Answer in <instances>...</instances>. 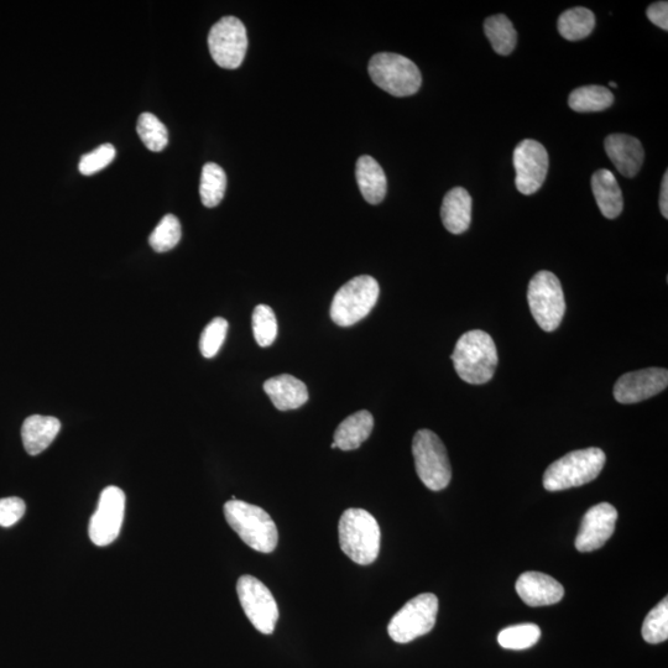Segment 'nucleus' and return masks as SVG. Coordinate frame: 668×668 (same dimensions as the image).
<instances>
[{
    "label": "nucleus",
    "instance_id": "1",
    "mask_svg": "<svg viewBox=\"0 0 668 668\" xmlns=\"http://www.w3.org/2000/svg\"><path fill=\"white\" fill-rule=\"evenodd\" d=\"M451 359L463 382L483 385L492 380L497 369V346L487 332L469 331L458 339Z\"/></svg>",
    "mask_w": 668,
    "mask_h": 668
},
{
    "label": "nucleus",
    "instance_id": "2",
    "mask_svg": "<svg viewBox=\"0 0 668 668\" xmlns=\"http://www.w3.org/2000/svg\"><path fill=\"white\" fill-rule=\"evenodd\" d=\"M339 546L360 566L372 565L380 552L382 532L378 521L363 509L344 511L338 524Z\"/></svg>",
    "mask_w": 668,
    "mask_h": 668
},
{
    "label": "nucleus",
    "instance_id": "3",
    "mask_svg": "<svg viewBox=\"0 0 668 668\" xmlns=\"http://www.w3.org/2000/svg\"><path fill=\"white\" fill-rule=\"evenodd\" d=\"M224 518L244 544L253 550L271 553L278 546V527L271 516L259 506L242 500H229L224 504Z\"/></svg>",
    "mask_w": 668,
    "mask_h": 668
},
{
    "label": "nucleus",
    "instance_id": "4",
    "mask_svg": "<svg viewBox=\"0 0 668 668\" xmlns=\"http://www.w3.org/2000/svg\"><path fill=\"white\" fill-rule=\"evenodd\" d=\"M605 459V453L596 447L570 452L546 469L544 487L560 492L591 483L603 471Z\"/></svg>",
    "mask_w": 668,
    "mask_h": 668
},
{
    "label": "nucleus",
    "instance_id": "5",
    "mask_svg": "<svg viewBox=\"0 0 668 668\" xmlns=\"http://www.w3.org/2000/svg\"><path fill=\"white\" fill-rule=\"evenodd\" d=\"M368 71L375 85L391 96L415 95L422 85L419 67L403 55L380 52L369 61Z\"/></svg>",
    "mask_w": 668,
    "mask_h": 668
},
{
    "label": "nucleus",
    "instance_id": "6",
    "mask_svg": "<svg viewBox=\"0 0 668 668\" xmlns=\"http://www.w3.org/2000/svg\"><path fill=\"white\" fill-rule=\"evenodd\" d=\"M417 476L426 488L440 492L452 479L450 458L441 438L430 430L416 432L412 441Z\"/></svg>",
    "mask_w": 668,
    "mask_h": 668
},
{
    "label": "nucleus",
    "instance_id": "7",
    "mask_svg": "<svg viewBox=\"0 0 668 668\" xmlns=\"http://www.w3.org/2000/svg\"><path fill=\"white\" fill-rule=\"evenodd\" d=\"M378 281L369 275H360L348 281L334 295L331 318L336 325L349 327L367 317L379 299Z\"/></svg>",
    "mask_w": 668,
    "mask_h": 668
},
{
    "label": "nucleus",
    "instance_id": "8",
    "mask_svg": "<svg viewBox=\"0 0 668 668\" xmlns=\"http://www.w3.org/2000/svg\"><path fill=\"white\" fill-rule=\"evenodd\" d=\"M527 301L532 317L542 330L553 332L560 327L566 312V301L560 280L555 274L539 271L530 281Z\"/></svg>",
    "mask_w": 668,
    "mask_h": 668
},
{
    "label": "nucleus",
    "instance_id": "9",
    "mask_svg": "<svg viewBox=\"0 0 668 668\" xmlns=\"http://www.w3.org/2000/svg\"><path fill=\"white\" fill-rule=\"evenodd\" d=\"M438 598L432 593H422L409 600L390 620L388 633L398 644H407L429 634L435 628Z\"/></svg>",
    "mask_w": 668,
    "mask_h": 668
},
{
    "label": "nucleus",
    "instance_id": "10",
    "mask_svg": "<svg viewBox=\"0 0 668 668\" xmlns=\"http://www.w3.org/2000/svg\"><path fill=\"white\" fill-rule=\"evenodd\" d=\"M237 593L240 605L254 628L265 635L274 633L279 619V608L270 589L253 576L238 579Z\"/></svg>",
    "mask_w": 668,
    "mask_h": 668
},
{
    "label": "nucleus",
    "instance_id": "11",
    "mask_svg": "<svg viewBox=\"0 0 668 668\" xmlns=\"http://www.w3.org/2000/svg\"><path fill=\"white\" fill-rule=\"evenodd\" d=\"M212 59L222 69L236 70L248 50L247 29L236 17H224L212 26L208 35Z\"/></svg>",
    "mask_w": 668,
    "mask_h": 668
},
{
    "label": "nucleus",
    "instance_id": "12",
    "mask_svg": "<svg viewBox=\"0 0 668 668\" xmlns=\"http://www.w3.org/2000/svg\"><path fill=\"white\" fill-rule=\"evenodd\" d=\"M125 513V494L118 487H108L99 498L96 513L93 514L88 535L96 546L111 545L118 539Z\"/></svg>",
    "mask_w": 668,
    "mask_h": 668
},
{
    "label": "nucleus",
    "instance_id": "13",
    "mask_svg": "<svg viewBox=\"0 0 668 668\" xmlns=\"http://www.w3.org/2000/svg\"><path fill=\"white\" fill-rule=\"evenodd\" d=\"M515 184L523 195H534L544 185L549 171V154L535 140H523L514 150Z\"/></svg>",
    "mask_w": 668,
    "mask_h": 668
},
{
    "label": "nucleus",
    "instance_id": "14",
    "mask_svg": "<svg viewBox=\"0 0 668 668\" xmlns=\"http://www.w3.org/2000/svg\"><path fill=\"white\" fill-rule=\"evenodd\" d=\"M668 386L667 369L649 368L620 377L614 386V398L620 404H638L662 393Z\"/></svg>",
    "mask_w": 668,
    "mask_h": 668
},
{
    "label": "nucleus",
    "instance_id": "15",
    "mask_svg": "<svg viewBox=\"0 0 668 668\" xmlns=\"http://www.w3.org/2000/svg\"><path fill=\"white\" fill-rule=\"evenodd\" d=\"M618 511L612 504L600 503L587 511L576 539L579 552L599 550L613 536Z\"/></svg>",
    "mask_w": 668,
    "mask_h": 668
},
{
    "label": "nucleus",
    "instance_id": "16",
    "mask_svg": "<svg viewBox=\"0 0 668 668\" xmlns=\"http://www.w3.org/2000/svg\"><path fill=\"white\" fill-rule=\"evenodd\" d=\"M516 592L523 602L530 607H545L561 602L565 588L549 574L525 572L516 582Z\"/></svg>",
    "mask_w": 668,
    "mask_h": 668
},
{
    "label": "nucleus",
    "instance_id": "17",
    "mask_svg": "<svg viewBox=\"0 0 668 668\" xmlns=\"http://www.w3.org/2000/svg\"><path fill=\"white\" fill-rule=\"evenodd\" d=\"M605 151L621 175L635 177L644 164L645 153L639 139L628 134H612L605 139Z\"/></svg>",
    "mask_w": 668,
    "mask_h": 668
},
{
    "label": "nucleus",
    "instance_id": "18",
    "mask_svg": "<svg viewBox=\"0 0 668 668\" xmlns=\"http://www.w3.org/2000/svg\"><path fill=\"white\" fill-rule=\"evenodd\" d=\"M264 390L271 403L280 411L300 409L309 401V390L305 383L290 374L266 380Z\"/></svg>",
    "mask_w": 668,
    "mask_h": 668
},
{
    "label": "nucleus",
    "instance_id": "19",
    "mask_svg": "<svg viewBox=\"0 0 668 668\" xmlns=\"http://www.w3.org/2000/svg\"><path fill=\"white\" fill-rule=\"evenodd\" d=\"M472 197L463 187H456L446 193L441 208L443 226L452 234L468 231L472 222Z\"/></svg>",
    "mask_w": 668,
    "mask_h": 668
},
{
    "label": "nucleus",
    "instance_id": "20",
    "mask_svg": "<svg viewBox=\"0 0 668 668\" xmlns=\"http://www.w3.org/2000/svg\"><path fill=\"white\" fill-rule=\"evenodd\" d=\"M61 430V422L52 416L33 415L24 421L22 438L25 451L38 456L54 442Z\"/></svg>",
    "mask_w": 668,
    "mask_h": 668
},
{
    "label": "nucleus",
    "instance_id": "21",
    "mask_svg": "<svg viewBox=\"0 0 668 668\" xmlns=\"http://www.w3.org/2000/svg\"><path fill=\"white\" fill-rule=\"evenodd\" d=\"M592 190L605 218L614 219L620 216L624 208L623 193L612 171L602 169L594 172Z\"/></svg>",
    "mask_w": 668,
    "mask_h": 668
},
{
    "label": "nucleus",
    "instance_id": "22",
    "mask_svg": "<svg viewBox=\"0 0 668 668\" xmlns=\"http://www.w3.org/2000/svg\"><path fill=\"white\" fill-rule=\"evenodd\" d=\"M374 429V417L367 410L356 412L341 422L334 432V443L342 451L357 450Z\"/></svg>",
    "mask_w": 668,
    "mask_h": 668
},
{
    "label": "nucleus",
    "instance_id": "23",
    "mask_svg": "<svg viewBox=\"0 0 668 668\" xmlns=\"http://www.w3.org/2000/svg\"><path fill=\"white\" fill-rule=\"evenodd\" d=\"M356 177L364 200L370 205H379L386 196L388 181L382 166L372 156H362L357 161Z\"/></svg>",
    "mask_w": 668,
    "mask_h": 668
},
{
    "label": "nucleus",
    "instance_id": "24",
    "mask_svg": "<svg viewBox=\"0 0 668 668\" xmlns=\"http://www.w3.org/2000/svg\"><path fill=\"white\" fill-rule=\"evenodd\" d=\"M557 26L563 39L578 41L592 34L596 17L592 10L576 7L562 13Z\"/></svg>",
    "mask_w": 668,
    "mask_h": 668
},
{
    "label": "nucleus",
    "instance_id": "25",
    "mask_svg": "<svg viewBox=\"0 0 668 668\" xmlns=\"http://www.w3.org/2000/svg\"><path fill=\"white\" fill-rule=\"evenodd\" d=\"M614 103V95L603 86L579 87L571 93L568 104L578 113L602 112Z\"/></svg>",
    "mask_w": 668,
    "mask_h": 668
},
{
    "label": "nucleus",
    "instance_id": "26",
    "mask_svg": "<svg viewBox=\"0 0 668 668\" xmlns=\"http://www.w3.org/2000/svg\"><path fill=\"white\" fill-rule=\"evenodd\" d=\"M485 35H487L492 48L501 56H508L516 46V30L513 23L506 15H492L484 23Z\"/></svg>",
    "mask_w": 668,
    "mask_h": 668
},
{
    "label": "nucleus",
    "instance_id": "27",
    "mask_svg": "<svg viewBox=\"0 0 668 668\" xmlns=\"http://www.w3.org/2000/svg\"><path fill=\"white\" fill-rule=\"evenodd\" d=\"M227 189V175L221 166L208 163L203 166L200 195L203 205L217 207L222 202Z\"/></svg>",
    "mask_w": 668,
    "mask_h": 668
},
{
    "label": "nucleus",
    "instance_id": "28",
    "mask_svg": "<svg viewBox=\"0 0 668 668\" xmlns=\"http://www.w3.org/2000/svg\"><path fill=\"white\" fill-rule=\"evenodd\" d=\"M541 638V629L535 624L509 626L500 631L498 643L508 650H526L537 644Z\"/></svg>",
    "mask_w": 668,
    "mask_h": 668
},
{
    "label": "nucleus",
    "instance_id": "29",
    "mask_svg": "<svg viewBox=\"0 0 668 668\" xmlns=\"http://www.w3.org/2000/svg\"><path fill=\"white\" fill-rule=\"evenodd\" d=\"M137 130L140 139L150 151L160 153L169 143V132L158 117L151 113L140 114Z\"/></svg>",
    "mask_w": 668,
    "mask_h": 668
},
{
    "label": "nucleus",
    "instance_id": "30",
    "mask_svg": "<svg viewBox=\"0 0 668 668\" xmlns=\"http://www.w3.org/2000/svg\"><path fill=\"white\" fill-rule=\"evenodd\" d=\"M182 236L181 224L174 215H167L161 219L158 227L150 234V247L158 253H166L179 244Z\"/></svg>",
    "mask_w": 668,
    "mask_h": 668
},
{
    "label": "nucleus",
    "instance_id": "31",
    "mask_svg": "<svg viewBox=\"0 0 668 668\" xmlns=\"http://www.w3.org/2000/svg\"><path fill=\"white\" fill-rule=\"evenodd\" d=\"M641 634L646 643L660 644L668 639V599L665 598L651 610L643 624Z\"/></svg>",
    "mask_w": 668,
    "mask_h": 668
},
{
    "label": "nucleus",
    "instance_id": "32",
    "mask_svg": "<svg viewBox=\"0 0 668 668\" xmlns=\"http://www.w3.org/2000/svg\"><path fill=\"white\" fill-rule=\"evenodd\" d=\"M253 332L260 347H269L278 337V321L271 307L259 305L253 312Z\"/></svg>",
    "mask_w": 668,
    "mask_h": 668
},
{
    "label": "nucleus",
    "instance_id": "33",
    "mask_svg": "<svg viewBox=\"0 0 668 668\" xmlns=\"http://www.w3.org/2000/svg\"><path fill=\"white\" fill-rule=\"evenodd\" d=\"M227 331L228 322L222 317H217L208 323L200 339V351L203 357L210 359L217 356L227 337Z\"/></svg>",
    "mask_w": 668,
    "mask_h": 668
},
{
    "label": "nucleus",
    "instance_id": "34",
    "mask_svg": "<svg viewBox=\"0 0 668 668\" xmlns=\"http://www.w3.org/2000/svg\"><path fill=\"white\" fill-rule=\"evenodd\" d=\"M116 158V149L112 144H103L90 154L82 156L78 169L82 175H93L107 167Z\"/></svg>",
    "mask_w": 668,
    "mask_h": 668
},
{
    "label": "nucleus",
    "instance_id": "35",
    "mask_svg": "<svg viewBox=\"0 0 668 668\" xmlns=\"http://www.w3.org/2000/svg\"><path fill=\"white\" fill-rule=\"evenodd\" d=\"M26 510L24 500L20 498L0 499V526L10 527L23 518Z\"/></svg>",
    "mask_w": 668,
    "mask_h": 668
},
{
    "label": "nucleus",
    "instance_id": "36",
    "mask_svg": "<svg viewBox=\"0 0 668 668\" xmlns=\"http://www.w3.org/2000/svg\"><path fill=\"white\" fill-rule=\"evenodd\" d=\"M647 18L652 24L659 26V28L668 30V3L657 2L651 4L646 10Z\"/></svg>",
    "mask_w": 668,
    "mask_h": 668
},
{
    "label": "nucleus",
    "instance_id": "37",
    "mask_svg": "<svg viewBox=\"0 0 668 668\" xmlns=\"http://www.w3.org/2000/svg\"><path fill=\"white\" fill-rule=\"evenodd\" d=\"M660 210L662 216L668 218V172H665L664 180H662L660 193Z\"/></svg>",
    "mask_w": 668,
    "mask_h": 668
},
{
    "label": "nucleus",
    "instance_id": "38",
    "mask_svg": "<svg viewBox=\"0 0 668 668\" xmlns=\"http://www.w3.org/2000/svg\"><path fill=\"white\" fill-rule=\"evenodd\" d=\"M609 85H610V87H614V88L618 87L617 83H615V82H610Z\"/></svg>",
    "mask_w": 668,
    "mask_h": 668
},
{
    "label": "nucleus",
    "instance_id": "39",
    "mask_svg": "<svg viewBox=\"0 0 668 668\" xmlns=\"http://www.w3.org/2000/svg\"><path fill=\"white\" fill-rule=\"evenodd\" d=\"M331 448H333V450H334V448H337L336 443L333 442L332 445H331Z\"/></svg>",
    "mask_w": 668,
    "mask_h": 668
}]
</instances>
